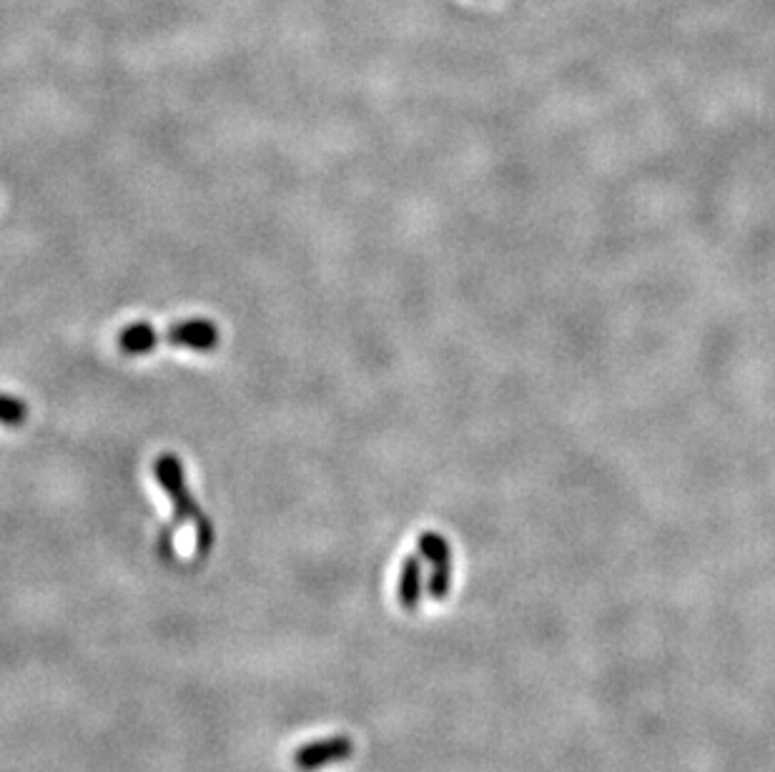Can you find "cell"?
Listing matches in <instances>:
<instances>
[{"label": "cell", "mask_w": 775, "mask_h": 772, "mask_svg": "<svg viewBox=\"0 0 775 772\" xmlns=\"http://www.w3.org/2000/svg\"><path fill=\"white\" fill-rule=\"evenodd\" d=\"M153 477L161 484L166 497L171 499L176 524H179V527L191 524V527L199 529L201 544L209 542V519H206V514L201 512V507L194 502L189 487H186V474L181 459L174 457V454H161V457H156V462H153Z\"/></svg>", "instance_id": "6da1fadb"}, {"label": "cell", "mask_w": 775, "mask_h": 772, "mask_svg": "<svg viewBox=\"0 0 775 772\" xmlns=\"http://www.w3.org/2000/svg\"><path fill=\"white\" fill-rule=\"evenodd\" d=\"M419 557L427 559L432 564V574H429V595L434 600H442L449 592V582H452V552H449V542L437 532H424L417 542Z\"/></svg>", "instance_id": "7a4b0ae2"}, {"label": "cell", "mask_w": 775, "mask_h": 772, "mask_svg": "<svg viewBox=\"0 0 775 772\" xmlns=\"http://www.w3.org/2000/svg\"><path fill=\"white\" fill-rule=\"evenodd\" d=\"M161 341L176 346V349L214 351L219 349L221 331L211 319H186L179 324H171L164 334H159V344Z\"/></svg>", "instance_id": "3957f363"}, {"label": "cell", "mask_w": 775, "mask_h": 772, "mask_svg": "<svg viewBox=\"0 0 775 772\" xmlns=\"http://www.w3.org/2000/svg\"><path fill=\"white\" fill-rule=\"evenodd\" d=\"M352 755V742L347 737H332V740L312 742L294 752V762L301 770H317V767L329 765V762L347 760Z\"/></svg>", "instance_id": "277c9868"}, {"label": "cell", "mask_w": 775, "mask_h": 772, "mask_svg": "<svg viewBox=\"0 0 775 772\" xmlns=\"http://www.w3.org/2000/svg\"><path fill=\"white\" fill-rule=\"evenodd\" d=\"M116 346L126 356H143L159 346V331L146 321H136V324H128L126 329L118 331Z\"/></svg>", "instance_id": "5b68a950"}, {"label": "cell", "mask_w": 775, "mask_h": 772, "mask_svg": "<svg viewBox=\"0 0 775 772\" xmlns=\"http://www.w3.org/2000/svg\"><path fill=\"white\" fill-rule=\"evenodd\" d=\"M419 595H422V557H407L399 572V600L407 610H414L419 605Z\"/></svg>", "instance_id": "8992f818"}, {"label": "cell", "mask_w": 775, "mask_h": 772, "mask_svg": "<svg viewBox=\"0 0 775 772\" xmlns=\"http://www.w3.org/2000/svg\"><path fill=\"white\" fill-rule=\"evenodd\" d=\"M28 419V404L21 397L0 394V424L6 427H21Z\"/></svg>", "instance_id": "52a82bcc"}]
</instances>
